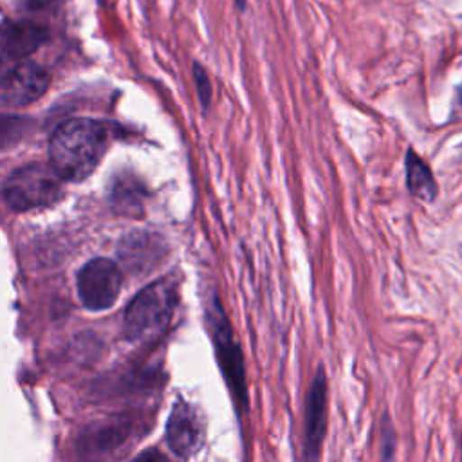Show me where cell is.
Instances as JSON below:
<instances>
[{
    "mask_svg": "<svg viewBox=\"0 0 462 462\" xmlns=\"http://www.w3.org/2000/svg\"><path fill=\"white\" fill-rule=\"evenodd\" d=\"M204 431L200 411L186 401H177L168 417L164 433L170 449L180 458L193 457L204 444Z\"/></svg>",
    "mask_w": 462,
    "mask_h": 462,
    "instance_id": "ba28073f",
    "label": "cell"
},
{
    "mask_svg": "<svg viewBox=\"0 0 462 462\" xmlns=\"http://www.w3.org/2000/svg\"><path fill=\"white\" fill-rule=\"evenodd\" d=\"M132 462H170V460L159 449L150 448V449L139 453Z\"/></svg>",
    "mask_w": 462,
    "mask_h": 462,
    "instance_id": "4fadbf2b",
    "label": "cell"
},
{
    "mask_svg": "<svg viewBox=\"0 0 462 462\" xmlns=\"http://www.w3.org/2000/svg\"><path fill=\"white\" fill-rule=\"evenodd\" d=\"M47 40V31L29 20H5L2 31L4 63L20 61L34 52Z\"/></svg>",
    "mask_w": 462,
    "mask_h": 462,
    "instance_id": "9c48e42d",
    "label": "cell"
},
{
    "mask_svg": "<svg viewBox=\"0 0 462 462\" xmlns=\"http://www.w3.org/2000/svg\"><path fill=\"white\" fill-rule=\"evenodd\" d=\"M63 179L51 164L31 162L11 171L2 186L4 202L13 211H29L54 204L61 195Z\"/></svg>",
    "mask_w": 462,
    "mask_h": 462,
    "instance_id": "3957f363",
    "label": "cell"
},
{
    "mask_svg": "<svg viewBox=\"0 0 462 462\" xmlns=\"http://www.w3.org/2000/svg\"><path fill=\"white\" fill-rule=\"evenodd\" d=\"M179 303V282L166 274L146 285L125 310L123 334L130 341H146L162 334Z\"/></svg>",
    "mask_w": 462,
    "mask_h": 462,
    "instance_id": "7a4b0ae2",
    "label": "cell"
},
{
    "mask_svg": "<svg viewBox=\"0 0 462 462\" xmlns=\"http://www.w3.org/2000/svg\"><path fill=\"white\" fill-rule=\"evenodd\" d=\"M406 184L410 193L424 202H431L439 191L430 166L413 150L406 153Z\"/></svg>",
    "mask_w": 462,
    "mask_h": 462,
    "instance_id": "30bf717a",
    "label": "cell"
},
{
    "mask_svg": "<svg viewBox=\"0 0 462 462\" xmlns=\"http://www.w3.org/2000/svg\"><path fill=\"white\" fill-rule=\"evenodd\" d=\"M327 377L323 366L318 368L307 397L303 415V453L307 462H318L327 433Z\"/></svg>",
    "mask_w": 462,
    "mask_h": 462,
    "instance_id": "8992f818",
    "label": "cell"
},
{
    "mask_svg": "<svg viewBox=\"0 0 462 462\" xmlns=\"http://www.w3.org/2000/svg\"><path fill=\"white\" fill-rule=\"evenodd\" d=\"M123 287V273L110 258H92L76 276V289L81 303L88 310L112 307Z\"/></svg>",
    "mask_w": 462,
    "mask_h": 462,
    "instance_id": "5b68a950",
    "label": "cell"
},
{
    "mask_svg": "<svg viewBox=\"0 0 462 462\" xmlns=\"http://www.w3.org/2000/svg\"><path fill=\"white\" fill-rule=\"evenodd\" d=\"M235 2H236L238 9H244V7H245V0H235Z\"/></svg>",
    "mask_w": 462,
    "mask_h": 462,
    "instance_id": "5bb4252c",
    "label": "cell"
},
{
    "mask_svg": "<svg viewBox=\"0 0 462 462\" xmlns=\"http://www.w3.org/2000/svg\"><path fill=\"white\" fill-rule=\"evenodd\" d=\"M193 79H195V87H197L200 105L204 108H208L209 101H211V81H209L208 72L204 70V67L197 61L193 63Z\"/></svg>",
    "mask_w": 462,
    "mask_h": 462,
    "instance_id": "8fae6325",
    "label": "cell"
},
{
    "mask_svg": "<svg viewBox=\"0 0 462 462\" xmlns=\"http://www.w3.org/2000/svg\"><path fill=\"white\" fill-rule=\"evenodd\" d=\"M108 128L103 121L74 117L60 125L49 141V164L67 182L87 179L105 155Z\"/></svg>",
    "mask_w": 462,
    "mask_h": 462,
    "instance_id": "6da1fadb",
    "label": "cell"
},
{
    "mask_svg": "<svg viewBox=\"0 0 462 462\" xmlns=\"http://www.w3.org/2000/svg\"><path fill=\"white\" fill-rule=\"evenodd\" d=\"M49 74L32 61L16 63L4 74L0 101L4 108H22L38 101L49 88Z\"/></svg>",
    "mask_w": 462,
    "mask_h": 462,
    "instance_id": "52a82bcc",
    "label": "cell"
},
{
    "mask_svg": "<svg viewBox=\"0 0 462 462\" xmlns=\"http://www.w3.org/2000/svg\"><path fill=\"white\" fill-rule=\"evenodd\" d=\"M458 103L462 105V85L458 87Z\"/></svg>",
    "mask_w": 462,
    "mask_h": 462,
    "instance_id": "9a60e30c",
    "label": "cell"
},
{
    "mask_svg": "<svg viewBox=\"0 0 462 462\" xmlns=\"http://www.w3.org/2000/svg\"><path fill=\"white\" fill-rule=\"evenodd\" d=\"M20 9L27 11H47L58 7L63 0H13Z\"/></svg>",
    "mask_w": 462,
    "mask_h": 462,
    "instance_id": "7c38bea8",
    "label": "cell"
},
{
    "mask_svg": "<svg viewBox=\"0 0 462 462\" xmlns=\"http://www.w3.org/2000/svg\"><path fill=\"white\" fill-rule=\"evenodd\" d=\"M206 319L209 327V334L215 343V352L218 357L220 370L233 392L235 402L238 408L247 410V386H245V370H244V357L242 350L233 336V328L220 307L218 298H211Z\"/></svg>",
    "mask_w": 462,
    "mask_h": 462,
    "instance_id": "277c9868",
    "label": "cell"
}]
</instances>
